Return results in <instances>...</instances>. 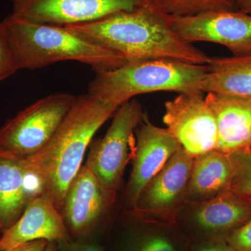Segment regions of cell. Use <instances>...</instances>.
Here are the masks:
<instances>
[{
    "label": "cell",
    "mask_w": 251,
    "mask_h": 251,
    "mask_svg": "<svg viewBox=\"0 0 251 251\" xmlns=\"http://www.w3.org/2000/svg\"><path fill=\"white\" fill-rule=\"evenodd\" d=\"M66 27L110 50L125 62L169 59L207 65L211 59L176 34L169 15L153 0H143L133 11Z\"/></svg>",
    "instance_id": "cell-1"
},
{
    "label": "cell",
    "mask_w": 251,
    "mask_h": 251,
    "mask_svg": "<svg viewBox=\"0 0 251 251\" xmlns=\"http://www.w3.org/2000/svg\"><path fill=\"white\" fill-rule=\"evenodd\" d=\"M117 109L89 93L75 97L49 143L36 154L21 161L50 193L59 211L68 188L83 166L84 156L94 135Z\"/></svg>",
    "instance_id": "cell-2"
},
{
    "label": "cell",
    "mask_w": 251,
    "mask_h": 251,
    "mask_svg": "<svg viewBox=\"0 0 251 251\" xmlns=\"http://www.w3.org/2000/svg\"><path fill=\"white\" fill-rule=\"evenodd\" d=\"M18 71L41 69L63 61H76L94 71L126 62L116 53L66 26L31 22L9 15L1 21Z\"/></svg>",
    "instance_id": "cell-3"
},
{
    "label": "cell",
    "mask_w": 251,
    "mask_h": 251,
    "mask_svg": "<svg viewBox=\"0 0 251 251\" xmlns=\"http://www.w3.org/2000/svg\"><path fill=\"white\" fill-rule=\"evenodd\" d=\"M94 72L88 93L119 108L140 94L160 91L202 92L201 86L207 68L169 59H143Z\"/></svg>",
    "instance_id": "cell-4"
},
{
    "label": "cell",
    "mask_w": 251,
    "mask_h": 251,
    "mask_svg": "<svg viewBox=\"0 0 251 251\" xmlns=\"http://www.w3.org/2000/svg\"><path fill=\"white\" fill-rule=\"evenodd\" d=\"M75 97L53 94L36 100L0 128V157L22 161L49 143Z\"/></svg>",
    "instance_id": "cell-5"
},
{
    "label": "cell",
    "mask_w": 251,
    "mask_h": 251,
    "mask_svg": "<svg viewBox=\"0 0 251 251\" xmlns=\"http://www.w3.org/2000/svg\"><path fill=\"white\" fill-rule=\"evenodd\" d=\"M146 114L138 100L122 104L103 138L92 140L85 166L108 192L116 195L127 164L135 150V131Z\"/></svg>",
    "instance_id": "cell-6"
},
{
    "label": "cell",
    "mask_w": 251,
    "mask_h": 251,
    "mask_svg": "<svg viewBox=\"0 0 251 251\" xmlns=\"http://www.w3.org/2000/svg\"><path fill=\"white\" fill-rule=\"evenodd\" d=\"M203 94L181 93L165 103L163 123L193 158L217 148V124Z\"/></svg>",
    "instance_id": "cell-7"
},
{
    "label": "cell",
    "mask_w": 251,
    "mask_h": 251,
    "mask_svg": "<svg viewBox=\"0 0 251 251\" xmlns=\"http://www.w3.org/2000/svg\"><path fill=\"white\" fill-rule=\"evenodd\" d=\"M173 30L188 43L210 42L224 46L233 56L251 54V15L219 11L196 16H169Z\"/></svg>",
    "instance_id": "cell-8"
},
{
    "label": "cell",
    "mask_w": 251,
    "mask_h": 251,
    "mask_svg": "<svg viewBox=\"0 0 251 251\" xmlns=\"http://www.w3.org/2000/svg\"><path fill=\"white\" fill-rule=\"evenodd\" d=\"M11 15L31 22L67 26L133 11L143 0H10Z\"/></svg>",
    "instance_id": "cell-9"
},
{
    "label": "cell",
    "mask_w": 251,
    "mask_h": 251,
    "mask_svg": "<svg viewBox=\"0 0 251 251\" xmlns=\"http://www.w3.org/2000/svg\"><path fill=\"white\" fill-rule=\"evenodd\" d=\"M115 197L83 165L68 188L59 211L72 239L92 240Z\"/></svg>",
    "instance_id": "cell-10"
},
{
    "label": "cell",
    "mask_w": 251,
    "mask_h": 251,
    "mask_svg": "<svg viewBox=\"0 0 251 251\" xmlns=\"http://www.w3.org/2000/svg\"><path fill=\"white\" fill-rule=\"evenodd\" d=\"M135 135L133 166L126 193L133 207L145 186L181 148L166 128L153 125L147 115L135 129Z\"/></svg>",
    "instance_id": "cell-11"
},
{
    "label": "cell",
    "mask_w": 251,
    "mask_h": 251,
    "mask_svg": "<svg viewBox=\"0 0 251 251\" xmlns=\"http://www.w3.org/2000/svg\"><path fill=\"white\" fill-rule=\"evenodd\" d=\"M70 234L53 198L44 191L29 202L16 224L0 236V251L36 240L67 242Z\"/></svg>",
    "instance_id": "cell-12"
},
{
    "label": "cell",
    "mask_w": 251,
    "mask_h": 251,
    "mask_svg": "<svg viewBox=\"0 0 251 251\" xmlns=\"http://www.w3.org/2000/svg\"><path fill=\"white\" fill-rule=\"evenodd\" d=\"M194 158L181 148L148 183L133 209L145 215H164L184 200Z\"/></svg>",
    "instance_id": "cell-13"
},
{
    "label": "cell",
    "mask_w": 251,
    "mask_h": 251,
    "mask_svg": "<svg viewBox=\"0 0 251 251\" xmlns=\"http://www.w3.org/2000/svg\"><path fill=\"white\" fill-rule=\"evenodd\" d=\"M218 128L216 150L226 154L251 150V99L206 93Z\"/></svg>",
    "instance_id": "cell-14"
},
{
    "label": "cell",
    "mask_w": 251,
    "mask_h": 251,
    "mask_svg": "<svg viewBox=\"0 0 251 251\" xmlns=\"http://www.w3.org/2000/svg\"><path fill=\"white\" fill-rule=\"evenodd\" d=\"M191 221L198 230L226 241L227 236L251 218V202L229 189L215 197L193 203Z\"/></svg>",
    "instance_id": "cell-15"
},
{
    "label": "cell",
    "mask_w": 251,
    "mask_h": 251,
    "mask_svg": "<svg viewBox=\"0 0 251 251\" xmlns=\"http://www.w3.org/2000/svg\"><path fill=\"white\" fill-rule=\"evenodd\" d=\"M44 191L22 162L0 157V236L16 224L31 200Z\"/></svg>",
    "instance_id": "cell-16"
},
{
    "label": "cell",
    "mask_w": 251,
    "mask_h": 251,
    "mask_svg": "<svg viewBox=\"0 0 251 251\" xmlns=\"http://www.w3.org/2000/svg\"><path fill=\"white\" fill-rule=\"evenodd\" d=\"M233 167L228 154L212 150L193 160L185 201L196 203L207 201L230 188Z\"/></svg>",
    "instance_id": "cell-17"
},
{
    "label": "cell",
    "mask_w": 251,
    "mask_h": 251,
    "mask_svg": "<svg viewBox=\"0 0 251 251\" xmlns=\"http://www.w3.org/2000/svg\"><path fill=\"white\" fill-rule=\"evenodd\" d=\"M202 82L204 93L251 99V54L211 58Z\"/></svg>",
    "instance_id": "cell-18"
},
{
    "label": "cell",
    "mask_w": 251,
    "mask_h": 251,
    "mask_svg": "<svg viewBox=\"0 0 251 251\" xmlns=\"http://www.w3.org/2000/svg\"><path fill=\"white\" fill-rule=\"evenodd\" d=\"M167 14L171 16H196L219 11L237 10V0H153Z\"/></svg>",
    "instance_id": "cell-19"
},
{
    "label": "cell",
    "mask_w": 251,
    "mask_h": 251,
    "mask_svg": "<svg viewBox=\"0 0 251 251\" xmlns=\"http://www.w3.org/2000/svg\"><path fill=\"white\" fill-rule=\"evenodd\" d=\"M131 240L125 251H182L179 243L166 231L149 229Z\"/></svg>",
    "instance_id": "cell-20"
},
{
    "label": "cell",
    "mask_w": 251,
    "mask_h": 251,
    "mask_svg": "<svg viewBox=\"0 0 251 251\" xmlns=\"http://www.w3.org/2000/svg\"><path fill=\"white\" fill-rule=\"evenodd\" d=\"M228 155L234 171L229 189L251 202V150Z\"/></svg>",
    "instance_id": "cell-21"
},
{
    "label": "cell",
    "mask_w": 251,
    "mask_h": 251,
    "mask_svg": "<svg viewBox=\"0 0 251 251\" xmlns=\"http://www.w3.org/2000/svg\"><path fill=\"white\" fill-rule=\"evenodd\" d=\"M18 71L14 54L0 22V82L14 75Z\"/></svg>",
    "instance_id": "cell-22"
},
{
    "label": "cell",
    "mask_w": 251,
    "mask_h": 251,
    "mask_svg": "<svg viewBox=\"0 0 251 251\" xmlns=\"http://www.w3.org/2000/svg\"><path fill=\"white\" fill-rule=\"evenodd\" d=\"M226 242L234 251H251V218L231 232Z\"/></svg>",
    "instance_id": "cell-23"
},
{
    "label": "cell",
    "mask_w": 251,
    "mask_h": 251,
    "mask_svg": "<svg viewBox=\"0 0 251 251\" xmlns=\"http://www.w3.org/2000/svg\"><path fill=\"white\" fill-rule=\"evenodd\" d=\"M59 251H103L98 244L92 240L71 239L67 242H59Z\"/></svg>",
    "instance_id": "cell-24"
},
{
    "label": "cell",
    "mask_w": 251,
    "mask_h": 251,
    "mask_svg": "<svg viewBox=\"0 0 251 251\" xmlns=\"http://www.w3.org/2000/svg\"><path fill=\"white\" fill-rule=\"evenodd\" d=\"M50 242L46 240H36L21 244L6 251H44Z\"/></svg>",
    "instance_id": "cell-25"
},
{
    "label": "cell",
    "mask_w": 251,
    "mask_h": 251,
    "mask_svg": "<svg viewBox=\"0 0 251 251\" xmlns=\"http://www.w3.org/2000/svg\"><path fill=\"white\" fill-rule=\"evenodd\" d=\"M196 251H234L226 241H214L204 244Z\"/></svg>",
    "instance_id": "cell-26"
},
{
    "label": "cell",
    "mask_w": 251,
    "mask_h": 251,
    "mask_svg": "<svg viewBox=\"0 0 251 251\" xmlns=\"http://www.w3.org/2000/svg\"><path fill=\"white\" fill-rule=\"evenodd\" d=\"M238 11L251 15V0H237Z\"/></svg>",
    "instance_id": "cell-27"
},
{
    "label": "cell",
    "mask_w": 251,
    "mask_h": 251,
    "mask_svg": "<svg viewBox=\"0 0 251 251\" xmlns=\"http://www.w3.org/2000/svg\"><path fill=\"white\" fill-rule=\"evenodd\" d=\"M44 251H59L58 244L57 242H50L48 244L46 250Z\"/></svg>",
    "instance_id": "cell-28"
}]
</instances>
